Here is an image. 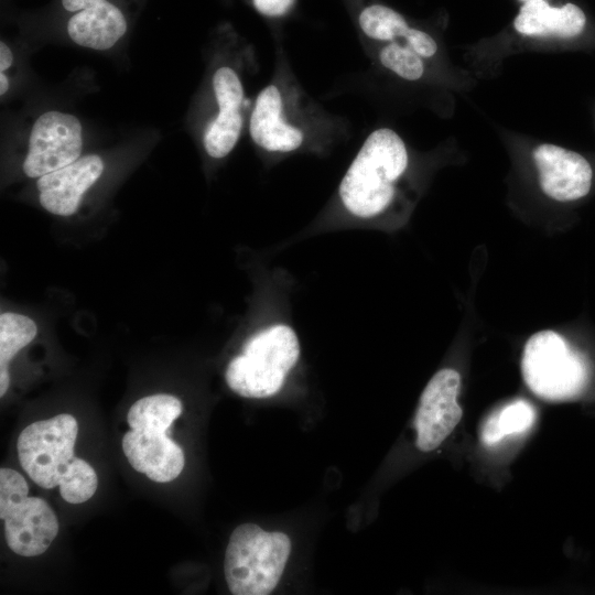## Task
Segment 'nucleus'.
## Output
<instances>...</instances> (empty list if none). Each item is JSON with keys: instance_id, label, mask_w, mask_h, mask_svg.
<instances>
[{"instance_id": "obj_1", "label": "nucleus", "mask_w": 595, "mask_h": 595, "mask_svg": "<svg viewBox=\"0 0 595 595\" xmlns=\"http://www.w3.org/2000/svg\"><path fill=\"white\" fill-rule=\"evenodd\" d=\"M408 166L409 154L401 137L389 128L372 131L340 181L343 209L358 221L380 219L393 206Z\"/></svg>"}, {"instance_id": "obj_2", "label": "nucleus", "mask_w": 595, "mask_h": 595, "mask_svg": "<svg viewBox=\"0 0 595 595\" xmlns=\"http://www.w3.org/2000/svg\"><path fill=\"white\" fill-rule=\"evenodd\" d=\"M300 340L294 328L271 323L252 334L240 355L225 372L228 387L245 398L262 399L277 394L300 358Z\"/></svg>"}, {"instance_id": "obj_3", "label": "nucleus", "mask_w": 595, "mask_h": 595, "mask_svg": "<svg viewBox=\"0 0 595 595\" xmlns=\"http://www.w3.org/2000/svg\"><path fill=\"white\" fill-rule=\"evenodd\" d=\"M291 552L290 538L242 523L230 534L224 572L234 595H268L278 585Z\"/></svg>"}, {"instance_id": "obj_4", "label": "nucleus", "mask_w": 595, "mask_h": 595, "mask_svg": "<svg viewBox=\"0 0 595 595\" xmlns=\"http://www.w3.org/2000/svg\"><path fill=\"white\" fill-rule=\"evenodd\" d=\"M521 371L529 389L551 401L576 397L588 381V367L583 356L553 331L538 332L527 340Z\"/></svg>"}, {"instance_id": "obj_5", "label": "nucleus", "mask_w": 595, "mask_h": 595, "mask_svg": "<svg viewBox=\"0 0 595 595\" xmlns=\"http://www.w3.org/2000/svg\"><path fill=\"white\" fill-rule=\"evenodd\" d=\"M78 424L67 413L28 425L17 448L22 468L40 487H56L74 456Z\"/></svg>"}, {"instance_id": "obj_6", "label": "nucleus", "mask_w": 595, "mask_h": 595, "mask_svg": "<svg viewBox=\"0 0 595 595\" xmlns=\"http://www.w3.org/2000/svg\"><path fill=\"white\" fill-rule=\"evenodd\" d=\"M83 126L68 112L48 110L34 121L23 161V172L35 178L62 169L82 156Z\"/></svg>"}, {"instance_id": "obj_7", "label": "nucleus", "mask_w": 595, "mask_h": 595, "mask_svg": "<svg viewBox=\"0 0 595 595\" xmlns=\"http://www.w3.org/2000/svg\"><path fill=\"white\" fill-rule=\"evenodd\" d=\"M459 389L461 375L451 368L437 371L425 386L414 416L415 444L420 451L435 450L461 421Z\"/></svg>"}, {"instance_id": "obj_8", "label": "nucleus", "mask_w": 595, "mask_h": 595, "mask_svg": "<svg viewBox=\"0 0 595 595\" xmlns=\"http://www.w3.org/2000/svg\"><path fill=\"white\" fill-rule=\"evenodd\" d=\"M217 113L203 134L206 153L214 159L227 156L236 147L244 126V87L237 72L227 65L218 67L212 79Z\"/></svg>"}, {"instance_id": "obj_9", "label": "nucleus", "mask_w": 595, "mask_h": 595, "mask_svg": "<svg viewBox=\"0 0 595 595\" xmlns=\"http://www.w3.org/2000/svg\"><path fill=\"white\" fill-rule=\"evenodd\" d=\"M9 548L22 556L44 553L58 533L57 518L48 504L39 497L22 500L0 509Z\"/></svg>"}, {"instance_id": "obj_10", "label": "nucleus", "mask_w": 595, "mask_h": 595, "mask_svg": "<svg viewBox=\"0 0 595 595\" xmlns=\"http://www.w3.org/2000/svg\"><path fill=\"white\" fill-rule=\"evenodd\" d=\"M542 192L559 202L584 197L592 186L593 171L577 152L544 143L532 153Z\"/></svg>"}, {"instance_id": "obj_11", "label": "nucleus", "mask_w": 595, "mask_h": 595, "mask_svg": "<svg viewBox=\"0 0 595 595\" xmlns=\"http://www.w3.org/2000/svg\"><path fill=\"white\" fill-rule=\"evenodd\" d=\"M62 7L74 14L66 30L78 46L95 51L112 48L127 33V19L108 0H62Z\"/></svg>"}, {"instance_id": "obj_12", "label": "nucleus", "mask_w": 595, "mask_h": 595, "mask_svg": "<svg viewBox=\"0 0 595 595\" xmlns=\"http://www.w3.org/2000/svg\"><path fill=\"white\" fill-rule=\"evenodd\" d=\"M102 159L97 154L80 156L75 162L39 177L40 204L48 213L71 216L78 209L83 195L104 172Z\"/></svg>"}, {"instance_id": "obj_13", "label": "nucleus", "mask_w": 595, "mask_h": 595, "mask_svg": "<svg viewBox=\"0 0 595 595\" xmlns=\"http://www.w3.org/2000/svg\"><path fill=\"white\" fill-rule=\"evenodd\" d=\"M130 465L156 483H169L183 470V450L166 433L130 430L122 437Z\"/></svg>"}, {"instance_id": "obj_14", "label": "nucleus", "mask_w": 595, "mask_h": 595, "mask_svg": "<svg viewBox=\"0 0 595 595\" xmlns=\"http://www.w3.org/2000/svg\"><path fill=\"white\" fill-rule=\"evenodd\" d=\"M252 141L270 153H291L302 147L304 133L283 117V99L277 85L261 89L249 120Z\"/></svg>"}, {"instance_id": "obj_15", "label": "nucleus", "mask_w": 595, "mask_h": 595, "mask_svg": "<svg viewBox=\"0 0 595 595\" xmlns=\"http://www.w3.org/2000/svg\"><path fill=\"white\" fill-rule=\"evenodd\" d=\"M584 11L574 3L551 7L545 0H528L513 20L515 30L528 36L575 37L586 26Z\"/></svg>"}, {"instance_id": "obj_16", "label": "nucleus", "mask_w": 595, "mask_h": 595, "mask_svg": "<svg viewBox=\"0 0 595 595\" xmlns=\"http://www.w3.org/2000/svg\"><path fill=\"white\" fill-rule=\"evenodd\" d=\"M182 402L172 394L159 393L136 401L128 411L130 429L166 433L182 413Z\"/></svg>"}, {"instance_id": "obj_17", "label": "nucleus", "mask_w": 595, "mask_h": 595, "mask_svg": "<svg viewBox=\"0 0 595 595\" xmlns=\"http://www.w3.org/2000/svg\"><path fill=\"white\" fill-rule=\"evenodd\" d=\"M536 412L524 400H516L490 414L480 431L484 445L493 446L507 435L527 431L534 422Z\"/></svg>"}, {"instance_id": "obj_18", "label": "nucleus", "mask_w": 595, "mask_h": 595, "mask_svg": "<svg viewBox=\"0 0 595 595\" xmlns=\"http://www.w3.org/2000/svg\"><path fill=\"white\" fill-rule=\"evenodd\" d=\"M37 334V326L30 317L6 312L0 315V368L8 367L17 353L30 344Z\"/></svg>"}, {"instance_id": "obj_19", "label": "nucleus", "mask_w": 595, "mask_h": 595, "mask_svg": "<svg viewBox=\"0 0 595 595\" xmlns=\"http://www.w3.org/2000/svg\"><path fill=\"white\" fill-rule=\"evenodd\" d=\"M98 486L95 469L84 459L74 457L58 487L62 498L69 504H82L94 496Z\"/></svg>"}, {"instance_id": "obj_20", "label": "nucleus", "mask_w": 595, "mask_h": 595, "mask_svg": "<svg viewBox=\"0 0 595 595\" xmlns=\"http://www.w3.org/2000/svg\"><path fill=\"white\" fill-rule=\"evenodd\" d=\"M383 67L407 80H418L423 76L422 57L398 41L388 42L379 52Z\"/></svg>"}, {"instance_id": "obj_21", "label": "nucleus", "mask_w": 595, "mask_h": 595, "mask_svg": "<svg viewBox=\"0 0 595 595\" xmlns=\"http://www.w3.org/2000/svg\"><path fill=\"white\" fill-rule=\"evenodd\" d=\"M29 485L24 477L14 469H0V509L28 497Z\"/></svg>"}, {"instance_id": "obj_22", "label": "nucleus", "mask_w": 595, "mask_h": 595, "mask_svg": "<svg viewBox=\"0 0 595 595\" xmlns=\"http://www.w3.org/2000/svg\"><path fill=\"white\" fill-rule=\"evenodd\" d=\"M403 41L405 45L413 50L421 57H432L437 51V44L435 40L425 31L416 28L409 30Z\"/></svg>"}, {"instance_id": "obj_23", "label": "nucleus", "mask_w": 595, "mask_h": 595, "mask_svg": "<svg viewBox=\"0 0 595 595\" xmlns=\"http://www.w3.org/2000/svg\"><path fill=\"white\" fill-rule=\"evenodd\" d=\"M13 53L10 46L3 41H0V73H4L12 66Z\"/></svg>"}, {"instance_id": "obj_24", "label": "nucleus", "mask_w": 595, "mask_h": 595, "mask_svg": "<svg viewBox=\"0 0 595 595\" xmlns=\"http://www.w3.org/2000/svg\"><path fill=\"white\" fill-rule=\"evenodd\" d=\"M10 375L8 367L0 368V396L3 397L9 388Z\"/></svg>"}, {"instance_id": "obj_25", "label": "nucleus", "mask_w": 595, "mask_h": 595, "mask_svg": "<svg viewBox=\"0 0 595 595\" xmlns=\"http://www.w3.org/2000/svg\"><path fill=\"white\" fill-rule=\"evenodd\" d=\"M10 87V80L4 73H0V95L3 97Z\"/></svg>"}, {"instance_id": "obj_26", "label": "nucleus", "mask_w": 595, "mask_h": 595, "mask_svg": "<svg viewBox=\"0 0 595 595\" xmlns=\"http://www.w3.org/2000/svg\"><path fill=\"white\" fill-rule=\"evenodd\" d=\"M521 1H528V0H521Z\"/></svg>"}]
</instances>
